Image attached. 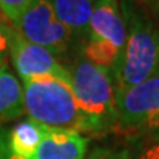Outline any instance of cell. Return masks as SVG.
Here are the masks:
<instances>
[{
    "label": "cell",
    "instance_id": "6da1fadb",
    "mask_svg": "<svg viewBox=\"0 0 159 159\" xmlns=\"http://www.w3.org/2000/svg\"><path fill=\"white\" fill-rule=\"evenodd\" d=\"M119 5L127 37L114 72L115 91L133 87L159 71V27L134 0H121Z\"/></svg>",
    "mask_w": 159,
    "mask_h": 159
},
{
    "label": "cell",
    "instance_id": "7a4b0ae2",
    "mask_svg": "<svg viewBox=\"0 0 159 159\" xmlns=\"http://www.w3.org/2000/svg\"><path fill=\"white\" fill-rule=\"evenodd\" d=\"M22 89L24 111L28 118L49 128L90 133L74 96L69 74L22 81Z\"/></svg>",
    "mask_w": 159,
    "mask_h": 159
},
{
    "label": "cell",
    "instance_id": "3957f363",
    "mask_svg": "<svg viewBox=\"0 0 159 159\" xmlns=\"http://www.w3.org/2000/svg\"><path fill=\"white\" fill-rule=\"evenodd\" d=\"M68 74L91 134L108 133L116 127L118 112L112 72L77 55L68 65Z\"/></svg>",
    "mask_w": 159,
    "mask_h": 159
},
{
    "label": "cell",
    "instance_id": "277c9868",
    "mask_svg": "<svg viewBox=\"0 0 159 159\" xmlns=\"http://www.w3.org/2000/svg\"><path fill=\"white\" fill-rule=\"evenodd\" d=\"M127 37L119 0H97L89 28L80 43L78 55L114 72L121 59Z\"/></svg>",
    "mask_w": 159,
    "mask_h": 159
},
{
    "label": "cell",
    "instance_id": "5b68a950",
    "mask_svg": "<svg viewBox=\"0 0 159 159\" xmlns=\"http://www.w3.org/2000/svg\"><path fill=\"white\" fill-rule=\"evenodd\" d=\"M25 40L63 57L78 47L72 33L56 18L47 0H35L21 19L12 25Z\"/></svg>",
    "mask_w": 159,
    "mask_h": 159
},
{
    "label": "cell",
    "instance_id": "8992f818",
    "mask_svg": "<svg viewBox=\"0 0 159 159\" xmlns=\"http://www.w3.org/2000/svg\"><path fill=\"white\" fill-rule=\"evenodd\" d=\"M118 125L133 131L159 130V71L139 84L115 91Z\"/></svg>",
    "mask_w": 159,
    "mask_h": 159
},
{
    "label": "cell",
    "instance_id": "52a82bcc",
    "mask_svg": "<svg viewBox=\"0 0 159 159\" xmlns=\"http://www.w3.org/2000/svg\"><path fill=\"white\" fill-rule=\"evenodd\" d=\"M9 57L21 81L68 75V66L59 57L44 47L25 40L13 27H9Z\"/></svg>",
    "mask_w": 159,
    "mask_h": 159
},
{
    "label": "cell",
    "instance_id": "ba28073f",
    "mask_svg": "<svg viewBox=\"0 0 159 159\" xmlns=\"http://www.w3.org/2000/svg\"><path fill=\"white\" fill-rule=\"evenodd\" d=\"M89 140L81 133L46 127L33 159H84Z\"/></svg>",
    "mask_w": 159,
    "mask_h": 159
},
{
    "label": "cell",
    "instance_id": "9c48e42d",
    "mask_svg": "<svg viewBox=\"0 0 159 159\" xmlns=\"http://www.w3.org/2000/svg\"><path fill=\"white\" fill-rule=\"evenodd\" d=\"M46 127L31 118L22 119L7 131H2V139L7 150L15 156L33 159L35 150L43 139Z\"/></svg>",
    "mask_w": 159,
    "mask_h": 159
},
{
    "label": "cell",
    "instance_id": "30bf717a",
    "mask_svg": "<svg viewBox=\"0 0 159 159\" xmlns=\"http://www.w3.org/2000/svg\"><path fill=\"white\" fill-rule=\"evenodd\" d=\"M56 18L72 33L77 43L83 41L97 0H47Z\"/></svg>",
    "mask_w": 159,
    "mask_h": 159
},
{
    "label": "cell",
    "instance_id": "8fae6325",
    "mask_svg": "<svg viewBox=\"0 0 159 159\" xmlns=\"http://www.w3.org/2000/svg\"><path fill=\"white\" fill-rule=\"evenodd\" d=\"M25 114L22 83L7 66H0V125Z\"/></svg>",
    "mask_w": 159,
    "mask_h": 159
},
{
    "label": "cell",
    "instance_id": "7c38bea8",
    "mask_svg": "<svg viewBox=\"0 0 159 159\" xmlns=\"http://www.w3.org/2000/svg\"><path fill=\"white\" fill-rule=\"evenodd\" d=\"M84 159H136L128 148L121 146H96L87 152Z\"/></svg>",
    "mask_w": 159,
    "mask_h": 159
},
{
    "label": "cell",
    "instance_id": "4fadbf2b",
    "mask_svg": "<svg viewBox=\"0 0 159 159\" xmlns=\"http://www.w3.org/2000/svg\"><path fill=\"white\" fill-rule=\"evenodd\" d=\"M34 2L35 0H0V12L12 25H15Z\"/></svg>",
    "mask_w": 159,
    "mask_h": 159
},
{
    "label": "cell",
    "instance_id": "5bb4252c",
    "mask_svg": "<svg viewBox=\"0 0 159 159\" xmlns=\"http://www.w3.org/2000/svg\"><path fill=\"white\" fill-rule=\"evenodd\" d=\"M9 27L0 21V66H7L9 59Z\"/></svg>",
    "mask_w": 159,
    "mask_h": 159
},
{
    "label": "cell",
    "instance_id": "9a60e30c",
    "mask_svg": "<svg viewBox=\"0 0 159 159\" xmlns=\"http://www.w3.org/2000/svg\"><path fill=\"white\" fill-rule=\"evenodd\" d=\"M0 159H24V158H19V156L12 155L11 152L7 150L5 142H3V139H2V133H0Z\"/></svg>",
    "mask_w": 159,
    "mask_h": 159
},
{
    "label": "cell",
    "instance_id": "2e32d148",
    "mask_svg": "<svg viewBox=\"0 0 159 159\" xmlns=\"http://www.w3.org/2000/svg\"><path fill=\"white\" fill-rule=\"evenodd\" d=\"M140 159H159V144L152 146L140 156Z\"/></svg>",
    "mask_w": 159,
    "mask_h": 159
},
{
    "label": "cell",
    "instance_id": "e0dca14e",
    "mask_svg": "<svg viewBox=\"0 0 159 159\" xmlns=\"http://www.w3.org/2000/svg\"><path fill=\"white\" fill-rule=\"evenodd\" d=\"M134 2H142V3L149 6H156L159 3V0H134Z\"/></svg>",
    "mask_w": 159,
    "mask_h": 159
}]
</instances>
